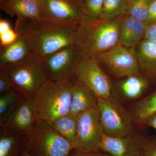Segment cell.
<instances>
[{"label":"cell","instance_id":"obj_33","mask_svg":"<svg viewBox=\"0 0 156 156\" xmlns=\"http://www.w3.org/2000/svg\"><path fill=\"white\" fill-rule=\"evenodd\" d=\"M12 28L11 24L6 20L1 19L0 20V34L4 33Z\"/></svg>","mask_w":156,"mask_h":156},{"label":"cell","instance_id":"obj_22","mask_svg":"<svg viewBox=\"0 0 156 156\" xmlns=\"http://www.w3.org/2000/svg\"><path fill=\"white\" fill-rule=\"evenodd\" d=\"M23 98L14 89L0 94V126L7 122Z\"/></svg>","mask_w":156,"mask_h":156},{"label":"cell","instance_id":"obj_15","mask_svg":"<svg viewBox=\"0 0 156 156\" xmlns=\"http://www.w3.org/2000/svg\"><path fill=\"white\" fill-rule=\"evenodd\" d=\"M27 135L0 126V156H20L26 150Z\"/></svg>","mask_w":156,"mask_h":156},{"label":"cell","instance_id":"obj_18","mask_svg":"<svg viewBox=\"0 0 156 156\" xmlns=\"http://www.w3.org/2000/svg\"><path fill=\"white\" fill-rule=\"evenodd\" d=\"M149 86L147 78L140 73L124 78L117 83V93L126 100H137L141 98Z\"/></svg>","mask_w":156,"mask_h":156},{"label":"cell","instance_id":"obj_32","mask_svg":"<svg viewBox=\"0 0 156 156\" xmlns=\"http://www.w3.org/2000/svg\"><path fill=\"white\" fill-rule=\"evenodd\" d=\"M76 151L72 154H71L69 156H112L109 154L103 152H88L81 151L76 150Z\"/></svg>","mask_w":156,"mask_h":156},{"label":"cell","instance_id":"obj_9","mask_svg":"<svg viewBox=\"0 0 156 156\" xmlns=\"http://www.w3.org/2000/svg\"><path fill=\"white\" fill-rule=\"evenodd\" d=\"M95 58L117 78H125L140 73L136 48H126L118 44Z\"/></svg>","mask_w":156,"mask_h":156},{"label":"cell","instance_id":"obj_7","mask_svg":"<svg viewBox=\"0 0 156 156\" xmlns=\"http://www.w3.org/2000/svg\"><path fill=\"white\" fill-rule=\"evenodd\" d=\"M74 75L98 98L106 99L112 96L110 80L95 58L83 55Z\"/></svg>","mask_w":156,"mask_h":156},{"label":"cell","instance_id":"obj_4","mask_svg":"<svg viewBox=\"0 0 156 156\" xmlns=\"http://www.w3.org/2000/svg\"><path fill=\"white\" fill-rule=\"evenodd\" d=\"M0 69L5 73L13 89L26 98H34L48 80L44 60L33 54L22 61Z\"/></svg>","mask_w":156,"mask_h":156},{"label":"cell","instance_id":"obj_14","mask_svg":"<svg viewBox=\"0 0 156 156\" xmlns=\"http://www.w3.org/2000/svg\"><path fill=\"white\" fill-rule=\"evenodd\" d=\"M147 24L126 16L120 19L118 29V44L128 48H136L143 40Z\"/></svg>","mask_w":156,"mask_h":156},{"label":"cell","instance_id":"obj_37","mask_svg":"<svg viewBox=\"0 0 156 156\" xmlns=\"http://www.w3.org/2000/svg\"><path fill=\"white\" fill-rule=\"evenodd\" d=\"M135 156H144L143 154H142V153H141Z\"/></svg>","mask_w":156,"mask_h":156},{"label":"cell","instance_id":"obj_1","mask_svg":"<svg viewBox=\"0 0 156 156\" xmlns=\"http://www.w3.org/2000/svg\"><path fill=\"white\" fill-rule=\"evenodd\" d=\"M77 25L62 26L46 18H17L15 30L26 39L31 54L44 60L62 48L73 44V34Z\"/></svg>","mask_w":156,"mask_h":156},{"label":"cell","instance_id":"obj_34","mask_svg":"<svg viewBox=\"0 0 156 156\" xmlns=\"http://www.w3.org/2000/svg\"><path fill=\"white\" fill-rule=\"evenodd\" d=\"M143 123L156 130V114L148 117Z\"/></svg>","mask_w":156,"mask_h":156},{"label":"cell","instance_id":"obj_23","mask_svg":"<svg viewBox=\"0 0 156 156\" xmlns=\"http://www.w3.org/2000/svg\"><path fill=\"white\" fill-rule=\"evenodd\" d=\"M155 114H156V90L134 105L132 115L136 121L143 123L148 117Z\"/></svg>","mask_w":156,"mask_h":156},{"label":"cell","instance_id":"obj_13","mask_svg":"<svg viewBox=\"0 0 156 156\" xmlns=\"http://www.w3.org/2000/svg\"><path fill=\"white\" fill-rule=\"evenodd\" d=\"M38 120L37 110L34 98L23 97L3 125L27 135L33 130Z\"/></svg>","mask_w":156,"mask_h":156},{"label":"cell","instance_id":"obj_8","mask_svg":"<svg viewBox=\"0 0 156 156\" xmlns=\"http://www.w3.org/2000/svg\"><path fill=\"white\" fill-rule=\"evenodd\" d=\"M105 134L98 108L89 110L78 116L76 148L81 151H99Z\"/></svg>","mask_w":156,"mask_h":156},{"label":"cell","instance_id":"obj_27","mask_svg":"<svg viewBox=\"0 0 156 156\" xmlns=\"http://www.w3.org/2000/svg\"><path fill=\"white\" fill-rule=\"evenodd\" d=\"M18 34L15 30L11 28L4 33L0 34L1 48L8 47L17 40Z\"/></svg>","mask_w":156,"mask_h":156},{"label":"cell","instance_id":"obj_24","mask_svg":"<svg viewBox=\"0 0 156 156\" xmlns=\"http://www.w3.org/2000/svg\"><path fill=\"white\" fill-rule=\"evenodd\" d=\"M127 0H104L99 19L112 20L126 15L128 7Z\"/></svg>","mask_w":156,"mask_h":156},{"label":"cell","instance_id":"obj_25","mask_svg":"<svg viewBox=\"0 0 156 156\" xmlns=\"http://www.w3.org/2000/svg\"><path fill=\"white\" fill-rule=\"evenodd\" d=\"M151 0H131L128 2L126 16L147 23Z\"/></svg>","mask_w":156,"mask_h":156},{"label":"cell","instance_id":"obj_31","mask_svg":"<svg viewBox=\"0 0 156 156\" xmlns=\"http://www.w3.org/2000/svg\"><path fill=\"white\" fill-rule=\"evenodd\" d=\"M156 20V0H151L147 24Z\"/></svg>","mask_w":156,"mask_h":156},{"label":"cell","instance_id":"obj_28","mask_svg":"<svg viewBox=\"0 0 156 156\" xmlns=\"http://www.w3.org/2000/svg\"><path fill=\"white\" fill-rule=\"evenodd\" d=\"M142 153L144 156H156V137H146Z\"/></svg>","mask_w":156,"mask_h":156},{"label":"cell","instance_id":"obj_35","mask_svg":"<svg viewBox=\"0 0 156 156\" xmlns=\"http://www.w3.org/2000/svg\"><path fill=\"white\" fill-rule=\"evenodd\" d=\"M20 156H37L26 150Z\"/></svg>","mask_w":156,"mask_h":156},{"label":"cell","instance_id":"obj_3","mask_svg":"<svg viewBox=\"0 0 156 156\" xmlns=\"http://www.w3.org/2000/svg\"><path fill=\"white\" fill-rule=\"evenodd\" d=\"M74 76L65 79L48 80L34 98L39 120L53 123L69 113L72 101Z\"/></svg>","mask_w":156,"mask_h":156},{"label":"cell","instance_id":"obj_26","mask_svg":"<svg viewBox=\"0 0 156 156\" xmlns=\"http://www.w3.org/2000/svg\"><path fill=\"white\" fill-rule=\"evenodd\" d=\"M104 0H82L83 19L94 20L99 19Z\"/></svg>","mask_w":156,"mask_h":156},{"label":"cell","instance_id":"obj_10","mask_svg":"<svg viewBox=\"0 0 156 156\" xmlns=\"http://www.w3.org/2000/svg\"><path fill=\"white\" fill-rule=\"evenodd\" d=\"M83 55L73 44L52 53L44 60L48 80L65 79L75 76Z\"/></svg>","mask_w":156,"mask_h":156},{"label":"cell","instance_id":"obj_36","mask_svg":"<svg viewBox=\"0 0 156 156\" xmlns=\"http://www.w3.org/2000/svg\"><path fill=\"white\" fill-rule=\"evenodd\" d=\"M29 2H40L42 0H25Z\"/></svg>","mask_w":156,"mask_h":156},{"label":"cell","instance_id":"obj_21","mask_svg":"<svg viewBox=\"0 0 156 156\" xmlns=\"http://www.w3.org/2000/svg\"><path fill=\"white\" fill-rule=\"evenodd\" d=\"M78 116L68 114L54 121L53 127L56 131L71 143L76 148V131Z\"/></svg>","mask_w":156,"mask_h":156},{"label":"cell","instance_id":"obj_29","mask_svg":"<svg viewBox=\"0 0 156 156\" xmlns=\"http://www.w3.org/2000/svg\"><path fill=\"white\" fill-rule=\"evenodd\" d=\"M12 89V85L8 76L2 69H0V94Z\"/></svg>","mask_w":156,"mask_h":156},{"label":"cell","instance_id":"obj_16","mask_svg":"<svg viewBox=\"0 0 156 156\" xmlns=\"http://www.w3.org/2000/svg\"><path fill=\"white\" fill-rule=\"evenodd\" d=\"M98 98L89 88L76 78L72 89L69 113L79 116L89 110L98 108Z\"/></svg>","mask_w":156,"mask_h":156},{"label":"cell","instance_id":"obj_12","mask_svg":"<svg viewBox=\"0 0 156 156\" xmlns=\"http://www.w3.org/2000/svg\"><path fill=\"white\" fill-rule=\"evenodd\" d=\"M146 137L133 133L123 137H112L104 134L99 151L112 156H135L141 153Z\"/></svg>","mask_w":156,"mask_h":156},{"label":"cell","instance_id":"obj_17","mask_svg":"<svg viewBox=\"0 0 156 156\" xmlns=\"http://www.w3.org/2000/svg\"><path fill=\"white\" fill-rule=\"evenodd\" d=\"M1 10L11 17L35 19L46 18L41 2L25 0H0Z\"/></svg>","mask_w":156,"mask_h":156},{"label":"cell","instance_id":"obj_20","mask_svg":"<svg viewBox=\"0 0 156 156\" xmlns=\"http://www.w3.org/2000/svg\"><path fill=\"white\" fill-rule=\"evenodd\" d=\"M18 34V38L14 43L8 47L1 48L0 67L22 61L31 54L26 39L23 36Z\"/></svg>","mask_w":156,"mask_h":156},{"label":"cell","instance_id":"obj_2","mask_svg":"<svg viewBox=\"0 0 156 156\" xmlns=\"http://www.w3.org/2000/svg\"><path fill=\"white\" fill-rule=\"evenodd\" d=\"M121 18L112 20L82 19L73 34V44L84 56L95 58L118 44Z\"/></svg>","mask_w":156,"mask_h":156},{"label":"cell","instance_id":"obj_38","mask_svg":"<svg viewBox=\"0 0 156 156\" xmlns=\"http://www.w3.org/2000/svg\"><path fill=\"white\" fill-rule=\"evenodd\" d=\"M127 1H128V2H129V1H131V0H127Z\"/></svg>","mask_w":156,"mask_h":156},{"label":"cell","instance_id":"obj_11","mask_svg":"<svg viewBox=\"0 0 156 156\" xmlns=\"http://www.w3.org/2000/svg\"><path fill=\"white\" fill-rule=\"evenodd\" d=\"M82 0H42L45 17L62 26L77 25L83 19Z\"/></svg>","mask_w":156,"mask_h":156},{"label":"cell","instance_id":"obj_6","mask_svg":"<svg viewBox=\"0 0 156 156\" xmlns=\"http://www.w3.org/2000/svg\"><path fill=\"white\" fill-rule=\"evenodd\" d=\"M98 108L105 134L123 137L134 133L133 116L115 98H98Z\"/></svg>","mask_w":156,"mask_h":156},{"label":"cell","instance_id":"obj_19","mask_svg":"<svg viewBox=\"0 0 156 156\" xmlns=\"http://www.w3.org/2000/svg\"><path fill=\"white\" fill-rule=\"evenodd\" d=\"M136 52L140 70L156 80V41L143 39L136 47Z\"/></svg>","mask_w":156,"mask_h":156},{"label":"cell","instance_id":"obj_5","mask_svg":"<svg viewBox=\"0 0 156 156\" xmlns=\"http://www.w3.org/2000/svg\"><path fill=\"white\" fill-rule=\"evenodd\" d=\"M76 147L55 130L53 124L39 120L27 135L26 150L37 156H69Z\"/></svg>","mask_w":156,"mask_h":156},{"label":"cell","instance_id":"obj_30","mask_svg":"<svg viewBox=\"0 0 156 156\" xmlns=\"http://www.w3.org/2000/svg\"><path fill=\"white\" fill-rule=\"evenodd\" d=\"M143 39L156 41V20L147 24Z\"/></svg>","mask_w":156,"mask_h":156}]
</instances>
